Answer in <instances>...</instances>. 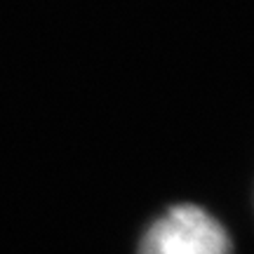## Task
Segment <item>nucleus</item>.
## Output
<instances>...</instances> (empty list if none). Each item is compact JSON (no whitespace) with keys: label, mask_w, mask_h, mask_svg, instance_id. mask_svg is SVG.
Listing matches in <instances>:
<instances>
[{"label":"nucleus","mask_w":254,"mask_h":254,"mask_svg":"<svg viewBox=\"0 0 254 254\" xmlns=\"http://www.w3.org/2000/svg\"><path fill=\"white\" fill-rule=\"evenodd\" d=\"M224 226L195 205H179L155 219L141 238L139 254H228Z\"/></svg>","instance_id":"f257e3e1"}]
</instances>
